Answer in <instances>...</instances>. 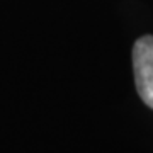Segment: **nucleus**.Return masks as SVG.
<instances>
[{
    "label": "nucleus",
    "mask_w": 153,
    "mask_h": 153,
    "mask_svg": "<svg viewBox=\"0 0 153 153\" xmlns=\"http://www.w3.org/2000/svg\"><path fill=\"white\" fill-rule=\"evenodd\" d=\"M136 88L143 102L153 109V36H143L133 48Z\"/></svg>",
    "instance_id": "nucleus-1"
}]
</instances>
